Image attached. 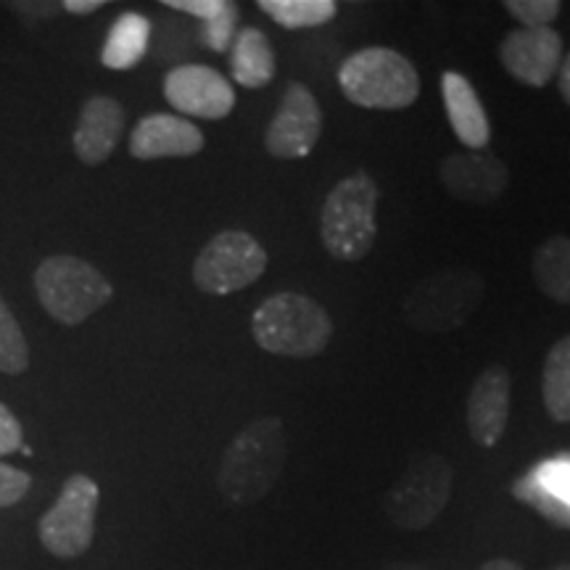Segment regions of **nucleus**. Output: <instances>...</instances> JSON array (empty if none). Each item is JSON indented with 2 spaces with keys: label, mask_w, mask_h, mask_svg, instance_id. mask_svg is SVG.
Instances as JSON below:
<instances>
[{
  "label": "nucleus",
  "mask_w": 570,
  "mask_h": 570,
  "mask_svg": "<svg viewBox=\"0 0 570 570\" xmlns=\"http://www.w3.org/2000/svg\"><path fill=\"white\" fill-rule=\"evenodd\" d=\"M148 42H151V21L142 13L127 11L114 21L109 35H106L101 63L114 71L132 69L146 56Z\"/></svg>",
  "instance_id": "obj_19"
},
{
  "label": "nucleus",
  "mask_w": 570,
  "mask_h": 570,
  "mask_svg": "<svg viewBox=\"0 0 570 570\" xmlns=\"http://www.w3.org/2000/svg\"><path fill=\"white\" fill-rule=\"evenodd\" d=\"M487 283L470 267L439 269L404 298V320L420 333L458 331L479 312Z\"/></svg>",
  "instance_id": "obj_5"
},
{
  "label": "nucleus",
  "mask_w": 570,
  "mask_h": 570,
  "mask_svg": "<svg viewBox=\"0 0 570 570\" xmlns=\"http://www.w3.org/2000/svg\"><path fill=\"white\" fill-rule=\"evenodd\" d=\"M101 489L85 473L69 475L53 508L38 520V537L46 552L59 560L82 558L96 537V515Z\"/></svg>",
  "instance_id": "obj_8"
},
{
  "label": "nucleus",
  "mask_w": 570,
  "mask_h": 570,
  "mask_svg": "<svg viewBox=\"0 0 570 570\" xmlns=\"http://www.w3.org/2000/svg\"><path fill=\"white\" fill-rule=\"evenodd\" d=\"M452 497V468L439 454L425 452L410 462L383 499L391 523L402 531H423L436 523Z\"/></svg>",
  "instance_id": "obj_7"
},
{
  "label": "nucleus",
  "mask_w": 570,
  "mask_h": 570,
  "mask_svg": "<svg viewBox=\"0 0 570 570\" xmlns=\"http://www.w3.org/2000/svg\"><path fill=\"white\" fill-rule=\"evenodd\" d=\"M558 88H560L562 101L570 106V53L566 56V61H562V67L558 71Z\"/></svg>",
  "instance_id": "obj_31"
},
{
  "label": "nucleus",
  "mask_w": 570,
  "mask_h": 570,
  "mask_svg": "<svg viewBox=\"0 0 570 570\" xmlns=\"http://www.w3.org/2000/svg\"><path fill=\"white\" fill-rule=\"evenodd\" d=\"M441 96H444L449 125H452L462 146H468V151L487 148L491 140L489 114L468 77L460 71H444L441 75Z\"/></svg>",
  "instance_id": "obj_17"
},
{
  "label": "nucleus",
  "mask_w": 570,
  "mask_h": 570,
  "mask_svg": "<svg viewBox=\"0 0 570 570\" xmlns=\"http://www.w3.org/2000/svg\"><path fill=\"white\" fill-rule=\"evenodd\" d=\"M320 135H323V109L315 92L302 82H288L265 132L267 154L273 159H304L315 151Z\"/></svg>",
  "instance_id": "obj_10"
},
{
  "label": "nucleus",
  "mask_w": 570,
  "mask_h": 570,
  "mask_svg": "<svg viewBox=\"0 0 570 570\" xmlns=\"http://www.w3.org/2000/svg\"><path fill=\"white\" fill-rule=\"evenodd\" d=\"M383 570H428V568L415 566V562H391V566H386Z\"/></svg>",
  "instance_id": "obj_33"
},
{
  "label": "nucleus",
  "mask_w": 570,
  "mask_h": 570,
  "mask_svg": "<svg viewBox=\"0 0 570 570\" xmlns=\"http://www.w3.org/2000/svg\"><path fill=\"white\" fill-rule=\"evenodd\" d=\"M30 487H32L30 473L0 462V510L13 508V504L21 502V499L27 497V491H30Z\"/></svg>",
  "instance_id": "obj_27"
},
{
  "label": "nucleus",
  "mask_w": 570,
  "mask_h": 570,
  "mask_svg": "<svg viewBox=\"0 0 570 570\" xmlns=\"http://www.w3.org/2000/svg\"><path fill=\"white\" fill-rule=\"evenodd\" d=\"M104 0H67L63 3V9H67L69 13H77V17H85V13H92L98 9H104Z\"/></svg>",
  "instance_id": "obj_30"
},
{
  "label": "nucleus",
  "mask_w": 570,
  "mask_h": 570,
  "mask_svg": "<svg viewBox=\"0 0 570 570\" xmlns=\"http://www.w3.org/2000/svg\"><path fill=\"white\" fill-rule=\"evenodd\" d=\"M446 194L462 204L487 206L504 194L510 183L508 164L497 156L462 151L449 154L439 167Z\"/></svg>",
  "instance_id": "obj_12"
},
{
  "label": "nucleus",
  "mask_w": 570,
  "mask_h": 570,
  "mask_svg": "<svg viewBox=\"0 0 570 570\" xmlns=\"http://www.w3.org/2000/svg\"><path fill=\"white\" fill-rule=\"evenodd\" d=\"M235 24H238V6L230 3L219 17L204 21L202 42L206 48H212V51L225 53L235 40Z\"/></svg>",
  "instance_id": "obj_25"
},
{
  "label": "nucleus",
  "mask_w": 570,
  "mask_h": 570,
  "mask_svg": "<svg viewBox=\"0 0 570 570\" xmlns=\"http://www.w3.org/2000/svg\"><path fill=\"white\" fill-rule=\"evenodd\" d=\"M125 132V109L117 98L92 96L85 101L75 130V154L88 167L104 164Z\"/></svg>",
  "instance_id": "obj_16"
},
{
  "label": "nucleus",
  "mask_w": 570,
  "mask_h": 570,
  "mask_svg": "<svg viewBox=\"0 0 570 570\" xmlns=\"http://www.w3.org/2000/svg\"><path fill=\"white\" fill-rule=\"evenodd\" d=\"M164 98L185 117L225 119L235 109L233 85L217 69L183 63L164 77Z\"/></svg>",
  "instance_id": "obj_11"
},
{
  "label": "nucleus",
  "mask_w": 570,
  "mask_h": 570,
  "mask_svg": "<svg viewBox=\"0 0 570 570\" xmlns=\"http://www.w3.org/2000/svg\"><path fill=\"white\" fill-rule=\"evenodd\" d=\"M259 9L283 30H312L336 19L333 0H259Z\"/></svg>",
  "instance_id": "obj_22"
},
{
  "label": "nucleus",
  "mask_w": 570,
  "mask_h": 570,
  "mask_svg": "<svg viewBox=\"0 0 570 570\" xmlns=\"http://www.w3.org/2000/svg\"><path fill=\"white\" fill-rule=\"evenodd\" d=\"M381 190L367 173H354L333 185L320 212V238L338 262H360L377 238L375 209Z\"/></svg>",
  "instance_id": "obj_3"
},
{
  "label": "nucleus",
  "mask_w": 570,
  "mask_h": 570,
  "mask_svg": "<svg viewBox=\"0 0 570 570\" xmlns=\"http://www.w3.org/2000/svg\"><path fill=\"white\" fill-rule=\"evenodd\" d=\"M552 570H570V562H562V566H558V568H552Z\"/></svg>",
  "instance_id": "obj_34"
},
{
  "label": "nucleus",
  "mask_w": 570,
  "mask_h": 570,
  "mask_svg": "<svg viewBox=\"0 0 570 570\" xmlns=\"http://www.w3.org/2000/svg\"><path fill=\"white\" fill-rule=\"evenodd\" d=\"M512 402V377L502 365H491L475 377L468 394L470 439L483 449L497 446L508 431Z\"/></svg>",
  "instance_id": "obj_14"
},
{
  "label": "nucleus",
  "mask_w": 570,
  "mask_h": 570,
  "mask_svg": "<svg viewBox=\"0 0 570 570\" xmlns=\"http://www.w3.org/2000/svg\"><path fill=\"white\" fill-rule=\"evenodd\" d=\"M27 367H30V346L9 304L0 296V373L19 375Z\"/></svg>",
  "instance_id": "obj_23"
},
{
  "label": "nucleus",
  "mask_w": 570,
  "mask_h": 570,
  "mask_svg": "<svg viewBox=\"0 0 570 570\" xmlns=\"http://www.w3.org/2000/svg\"><path fill=\"white\" fill-rule=\"evenodd\" d=\"M504 9L523 24V30H547L560 17L562 6L558 0H508Z\"/></svg>",
  "instance_id": "obj_24"
},
{
  "label": "nucleus",
  "mask_w": 570,
  "mask_h": 570,
  "mask_svg": "<svg viewBox=\"0 0 570 570\" xmlns=\"http://www.w3.org/2000/svg\"><path fill=\"white\" fill-rule=\"evenodd\" d=\"M533 281L539 291L558 304H570V238L554 235L533 254Z\"/></svg>",
  "instance_id": "obj_20"
},
{
  "label": "nucleus",
  "mask_w": 570,
  "mask_h": 570,
  "mask_svg": "<svg viewBox=\"0 0 570 570\" xmlns=\"http://www.w3.org/2000/svg\"><path fill=\"white\" fill-rule=\"evenodd\" d=\"M204 148V132L185 117L148 114L130 135V154L140 161L185 159Z\"/></svg>",
  "instance_id": "obj_15"
},
{
  "label": "nucleus",
  "mask_w": 570,
  "mask_h": 570,
  "mask_svg": "<svg viewBox=\"0 0 570 570\" xmlns=\"http://www.w3.org/2000/svg\"><path fill=\"white\" fill-rule=\"evenodd\" d=\"M537 483L547 494L570 508V460H554L539 468Z\"/></svg>",
  "instance_id": "obj_26"
},
{
  "label": "nucleus",
  "mask_w": 570,
  "mask_h": 570,
  "mask_svg": "<svg viewBox=\"0 0 570 570\" xmlns=\"http://www.w3.org/2000/svg\"><path fill=\"white\" fill-rule=\"evenodd\" d=\"M230 69L235 82L244 85L248 90L267 88L275 80L277 59L275 48L269 38L256 27H246L235 35L233 53H230Z\"/></svg>",
  "instance_id": "obj_18"
},
{
  "label": "nucleus",
  "mask_w": 570,
  "mask_h": 570,
  "mask_svg": "<svg viewBox=\"0 0 570 570\" xmlns=\"http://www.w3.org/2000/svg\"><path fill=\"white\" fill-rule=\"evenodd\" d=\"M541 399L552 420L570 423V336L550 348L541 370Z\"/></svg>",
  "instance_id": "obj_21"
},
{
  "label": "nucleus",
  "mask_w": 570,
  "mask_h": 570,
  "mask_svg": "<svg viewBox=\"0 0 570 570\" xmlns=\"http://www.w3.org/2000/svg\"><path fill=\"white\" fill-rule=\"evenodd\" d=\"M35 291L42 309L61 325H82L111 302L114 288L90 262L77 256H48L35 269Z\"/></svg>",
  "instance_id": "obj_6"
},
{
  "label": "nucleus",
  "mask_w": 570,
  "mask_h": 570,
  "mask_svg": "<svg viewBox=\"0 0 570 570\" xmlns=\"http://www.w3.org/2000/svg\"><path fill=\"white\" fill-rule=\"evenodd\" d=\"M164 6L173 11L194 13V17L209 21L214 17H219L230 3H227V0H164Z\"/></svg>",
  "instance_id": "obj_29"
},
{
  "label": "nucleus",
  "mask_w": 570,
  "mask_h": 570,
  "mask_svg": "<svg viewBox=\"0 0 570 570\" xmlns=\"http://www.w3.org/2000/svg\"><path fill=\"white\" fill-rule=\"evenodd\" d=\"M288 441L277 415H265L248 423L225 449L217 470V487L230 504H254L265 499L281 481Z\"/></svg>",
  "instance_id": "obj_1"
},
{
  "label": "nucleus",
  "mask_w": 570,
  "mask_h": 570,
  "mask_svg": "<svg viewBox=\"0 0 570 570\" xmlns=\"http://www.w3.org/2000/svg\"><path fill=\"white\" fill-rule=\"evenodd\" d=\"M481 570H523V568H520L518 562L510 560V558H494V560L483 562Z\"/></svg>",
  "instance_id": "obj_32"
},
{
  "label": "nucleus",
  "mask_w": 570,
  "mask_h": 570,
  "mask_svg": "<svg viewBox=\"0 0 570 570\" xmlns=\"http://www.w3.org/2000/svg\"><path fill=\"white\" fill-rule=\"evenodd\" d=\"M267 252L254 235L244 230L217 233L194 262V283L212 296L244 291L265 275Z\"/></svg>",
  "instance_id": "obj_9"
},
{
  "label": "nucleus",
  "mask_w": 570,
  "mask_h": 570,
  "mask_svg": "<svg viewBox=\"0 0 570 570\" xmlns=\"http://www.w3.org/2000/svg\"><path fill=\"white\" fill-rule=\"evenodd\" d=\"M344 96L362 109H407L420 96V75L407 56L391 48H362L338 69Z\"/></svg>",
  "instance_id": "obj_4"
},
{
  "label": "nucleus",
  "mask_w": 570,
  "mask_h": 570,
  "mask_svg": "<svg viewBox=\"0 0 570 570\" xmlns=\"http://www.w3.org/2000/svg\"><path fill=\"white\" fill-rule=\"evenodd\" d=\"M252 336L269 354L312 360L331 344L333 320L315 298L288 291V294L269 296L254 312Z\"/></svg>",
  "instance_id": "obj_2"
},
{
  "label": "nucleus",
  "mask_w": 570,
  "mask_h": 570,
  "mask_svg": "<svg viewBox=\"0 0 570 570\" xmlns=\"http://www.w3.org/2000/svg\"><path fill=\"white\" fill-rule=\"evenodd\" d=\"M24 446V431H21V423L17 420V415L0 404V458L3 454H13Z\"/></svg>",
  "instance_id": "obj_28"
},
{
  "label": "nucleus",
  "mask_w": 570,
  "mask_h": 570,
  "mask_svg": "<svg viewBox=\"0 0 570 570\" xmlns=\"http://www.w3.org/2000/svg\"><path fill=\"white\" fill-rule=\"evenodd\" d=\"M562 38L552 27L547 30H512L499 46V61L508 75L531 88H544L560 71Z\"/></svg>",
  "instance_id": "obj_13"
}]
</instances>
